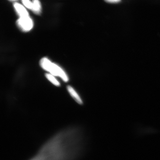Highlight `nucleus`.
I'll list each match as a JSON object with an SVG mask.
<instances>
[{
	"label": "nucleus",
	"mask_w": 160,
	"mask_h": 160,
	"mask_svg": "<svg viewBox=\"0 0 160 160\" xmlns=\"http://www.w3.org/2000/svg\"><path fill=\"white\" fill-rule=\"evenodd\" d=\"M83 144L81 130L69 128L52 137L30 160H75L82 152Z\"/></svg>",
	"instance_id": "f257e3e1"
},
{
	"label": "nucleus",
	"mask_w": 160,
	"mask_h": 160,
	"mask_svg": "<svg viewBox=\"0 0 160 160\" xmlns=\"http://www.w3.org/2000/svg\"><path fill=\"white\" fill-rule=\"evenodd\" d=\"M40 65L43 69L49 72L50 74L59 77L64 82L69 81V78L64 71L55 64L52 63L50 60L46 58L42 59L40 62Z\"/></svg>",
	"instance_id": "f03ea898"
},
{
	"label": "nucleus",
	"mask_w": 160,
	"mask_h": 160,
	"mask_svg": "<svg viewBox=\"0 0 160 160\" xmlns=\"http://www.w3.org/2000/svg\"><path fill=\"white\" fill-rule=\"evenodd\" d=\"M17 24L22 31L25 32L30 31L33 27L32 20L29 16L19 18L17 21Z\"/></svg>",
	"instance_id": "7ed1b4c3"
},
{
	"label": "nucleus",
	"mask_w": 160,
	"mask_h": 160,
	"mask_svg": "<svg viewBox=\"0 0 160 160\" xmlns=\"http://www.w3.org/2000/svg\"><path fill=\"white\" fill-rule=\"evenodd\" d=\"M67 90L69 94L74 100L76 102L80 105L83 104V102L82 99L78 93L73 87L70 85L68 86Z\"/></svg>",
	"instance_id": "20e7f679"
},
{
	"label": "nucleus",
	"mask_w": 160,
	"mask_h": 160,
	"mask_svg": "<svg viewBox=\"0 0 160 160\" xmlns=\"http://www.w3.org/2000/svg\"><path fill=\"white\" fill-rule=\"evenodd\" d=\"M13 6L16 12H17L18 15L19 16L20 18L29 16V13L27 10L22 5L19 3H15L14 4Z\"/></svg>",
	"instance_id": "39448f33"
},
{
	"label": "nucleus",
	"mask_w": 160,
	"mask_h": 160,
	"mask_svg": "<svg viewBox=\"0 0 160 160\" xmlns=\"http://www.w3.org/2000/svg\"><path fill=\"white\" fill-rule=\"evenodd\" d=\"M41 3L38 0L32 1V7L31 10L36 14H39L41 12Z\"/></svg>",
	"instance_id": "423d86ee"
},
{
	"label": "nucleus",
	"mask_w": 160,
	"mask_h": 160,
	"mask_svg": "<svg viewBox=\"0 0 160 160\" xmlns=\"http://www.w3.org/2000/svg\"><path fill=\"white\" fill-rule=\"evenodd\" d=\"M46 77L48 80L52 83L53 85L56 86V87H59L60 86V83L58 81V80L54 76L52 75L50 73H47L45 75Z\"/></svg>",
	"instance_id": "0eeeda50"
},
{
	"label": "nucleus",
	"mask_w": 160,
	"mask_h": 160,
	"mask_svg": "<svg viewBox=\"0 0 160 160\" xmlns=\"http://www.w3.org/2000/svg\"><path fill=\"white\" fill-rule=\"evenodd\" d=\"M23 4L24 5L28 8L31 9L32 7V1L31 2L28 0H23L22 1Z\"/></svg>",
	"instance_id": "6e6552de"
},
{
	"label": "nucleus",
	"mask_w": 160,
	"mask_h": 160,
	"mask_svg": "<svg viewBox=\"0 0 160 160\" xmlns=\"http://www.w3.org/2000/svg\"><path fill=\"white\" fill-rule=\"evenodd\" d=\"M105 1L106 2L111 3H118L122 2L121 0H105Z\"/></svg>",
	"instance_id": "1a4fd4ad"
}]
</instances>
